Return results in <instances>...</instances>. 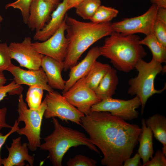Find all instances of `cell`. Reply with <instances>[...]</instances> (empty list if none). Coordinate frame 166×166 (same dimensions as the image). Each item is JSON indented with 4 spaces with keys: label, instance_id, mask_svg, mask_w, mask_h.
<instances>
[{
    "label": "cell",
    "instance_id": "3",
    "mask_svg": "<svg viewBox=\"0 0 166 166\" xmlns=\"http://www.w3.org/2000/svg\"><path fill=\"white\" fill-rule=\"evenodd\" d=\"M140 37L134 34L127 35L113 31L99 47L101 56L109 59L117 69L128 73L134 69L140 59L147 54L139 43Z\"/></svg>",
    "mask_w": 166,
    "mask_h": 166
},
{
    "label": "cell",
    "instance_id": "14",
    "mask_svg": "<svg viewBox=\"0 0 166 166\" xmlns=\"http://www.w3.org/2000/svg\"><path fill=\"white\" fill-rule=\"evenodd\" d=\"M21 137H17L12 140L10 147L6 145L9 152L6 158L2 159L1 164L4 166H23L25 161H27L31 166L34 165V158L29 153L28 143H22Z\"/></svg>",
    "mask_w": 166,
    "mask_h": 166
},
{
    "label": "cell",
    "instance_id": "22",
    "mask_svg": "<svg viewBox=\"0 0 166 166\" xmlns=\"http://www.w3.org/2000/svg\"><path fill=\"white\" fill-rule=\"evenodd\" d=\"M111 68L108 64L103 63L96 61L85 77L87 85L94 91L103 77Z\"/></svg>",
    "mask_w": 166,
    "mask_h": 166
},
{
    "label": "cell",
    "instance_id": "5",
    "mask_svg": "<svg viewBox=\"0 0 166 166\" xmlns=\"http://www.w3.org/2000/svg\"><path fill=\"white\" fill-rule=\"evenodd\" d=\"M138 74L130 79L128 83L129 88L127 93L131 96L135 95L140 99L141 103V114H142L147 101L156 94L160 93L166 89V85L162 89L156 90L154 81L156 76L164 70L161 64L152 58L147 62L143 59L140 60L135 66Z\"/></svg>",
    "mask_w": 166,
    "mask_h": 166
},
{
    "label": "cell",
    "instance_id": "25",
    "mask_svg": "<svg viewBox=\"0 0 166 166\" xmlns=\"http://www.w3.org/2000/svg\"><path fill=\"white\" fill-rule=\"evenodd\" d=\"M118 13V11L114 8L101 5L90 20L96 23L109 22Z\"/></svg>",
    "mask_w": 166,
    "mask_h": 166
},
{
    "label": "cell",
    "instance_id": "38",
    "mask_svg": "<svg viewBox=\"0 0 166 166\" xmlns=\"http://www.w3.org/2000/svg\"><path fill=\"white\" fill-rule=\"evenodd\" d=\"M152 4L156 5L158 7L166 8V0H150Z\"/></svg>",
    "mask_w": 166,
    "mask_h": 166
},
{
    "label": "cell",
    "instance_id": "41",
    "mask_svg": "<svg viewBox=\"0 0 166 166\" xmlns=\"http://www.w3.org/2000/svg\"><path fill=\"white\" fill-rule=\"evenodd\" d=\"M3 20V18L2 16L0 14V30H1V23L2 22Z\"/></svg>",
    "mask_w": 166,
    "mask_h": 166
},
{
    "label": "cell",
    "instance_id": "17",
    "mask_svg": "<svg viewBox=\"0 0 166 166\" xmlns=\"http://www.w3.org/2000/svg\"><path fill=\"white\" fill-rule=\"evenodd\" d=\"M46 76L48 84L52 89L63 90L65 81L61 75L64 69L63 62H60L51 57L44 56L41 65Z\"/></svg>",
    "mask_w": 166,
    "mask_h": 166
},
{
    "label": "cell",
    "instance_id": "16",
    "mask_svg": "<svg viewBox=\"0 0 166 166\" xmlns=\"http://www.w3.org/2000/svg\"><path fill=\"white\" fill-rule=\"evenodd\" d=\"M100 56L99 47L94 46L89 50L85 57L80 62L71 67L69 69V78L65 81L62 93L67 91L79 80L85 77L94 62Z\"/></svg>",
    "mask_w": 166,
    "mask_h": 166
},
{
    "label": "cell",
    "instance_id": "36",
    "mask_svg": "<svg viewBox=\"0 0 166 166\" xmlns=\"http://www.w3.org/2000/svg\"><path fill=\"white\" fill-rule=\"evenodd\" d=\"M156 19L166 24V8L158 7Z\"/></svg>",
    "mask_w": 166,
    "mask_h": 166
},
{
    "label": "cell",
    "instance_id": "9",
    "mask_svg": "<svg viewBox=\"0 0 166 166\" xmlns=\"http://www.w3.org/2000/svg\"><path fill=\"white\" fill-rule=\"evenodd\" d=\"M139 98L137 96L128 100L107 98L101 101L92 106L91 112H107L125 121L137 118L139 112L136 110L141 106Z\"/></svg>",
    "mask_w": 166,
    "mask_h": 166
},
{
    "label": "cell",
    "instance_id": "11",
    "mask_svg": "<svg viewBox=\"0 0 166 166\" xmlns=\"http://www.w3.org/2000/svg\"><path fill=\"white\" fill-rule=\"evenodd\" d=\"M65 18L58 29L49 38L41 42H32V45L38 53L60 62H63L69 45L65 34Z\"/></svg>",
    "mask_w": 166,
    "mask_h": 166
},
{
    "label": "cell",
    "instance_id": "18",
    "mask_svg": "<svg viewBox=\"0 0 166 166\" xmlns=\"http://www.w3.org/2000/svg\"><path fill=\"white\" fill-rule=\"evenodd\" d=\"M68 0H63L57 6L51 14L49 23L41 30L36 31L33 37L34 40L43 42L51 36L58 29L63 22L68 10Z\"/></svg>",
    "mask_w": 166,
    "mask_h": 166
},
{
    "label": "cell",
    "instance_id": "39",
    "mask_svg": "<svg viewBox=\"0 0 166 166\" xmlns=\"http://www.w3.org/2000/svg\"><path fill=\"white\" fill-rule=\"evenodd\" d=\"M6 81V79L3 73H0V85H4Z\"/></svg>",
    "mask_w": 166,
    "mask_h": 166
},
{
    "label": "cell",
    "instance_id": "31",
    "mask_svg": "<svg viewBox=\"0 0 166 166\" xmlns=\"http://www.w3.org/2000/svg\"><path fill=\"white\" fill-rule=\"evenodd\" d=\"M153 33L158 41L166 47V24L156 19Z\"/></svg>",
    "mask_w": 166,
    "mask_h": 166
},
{
    "label": "cell",
    "instance_id": "35",
    "mask_svg": "<svg viewBox=\"0 0 166 166\" xmlns=\"http://www.w3.org/2000/svg\"><path fill=\"white\" fill-rule=\"evenodd\" d=\"M7 112V109L5 107L0 109V131L3 128H11L12 127L6 122Z\"/></svg>",
    "mask_w": 166,
    "mask_h": 166
},
{
    "label": "cell",
    "instance_id": "8",
    "mask_svg": "<svg viewBox=\"0 0 166 166\" xmlns=\"http://www.w3.org/2000/svg\"><path fill=\"white\" fill-rule=\"evenodd\" d=\"M158 8L156 5L152 4L148 10L141 15L112 23L113 31L124 35L137 33L147 35L153 33Z\"/></svg>",
    "mask_w": 166,
    "mask_h": 166
},
{
    "label": "cell",
    "instance_id": "40",
    "mask_svg": "<svg viewBox=\"0 0 166 166\" xmlns=\"http://www.w3.org/2000/svg\"><path fill=\"white\" fill-rule=\"evenodd\" d=\"M53 4L55 6H57L60 3V2L61 0H45Z\"/></svg>",
    "mask_w": 166,
    "mask_h": 166
},
{
    "label": "cell",
    "instance_id": "28",
    "mask_svg": "<svg viewBox=\"0 0 166 166\" xmlns=\"http://www.w3.org/2000/svg\"><path fill=\"white\" fill-rule=\"evenodd\" d=\"M8 45L6 42L0 43V73H2L12 63Z\"/></svg>",
    "mask_w": 166,
    "mask_h": 166
},
{
    "label": "cell",
    "instance_id": "15",
    "mask_svg": "<svg viewBox=\"0 0 166 166\" xmlns=\"http://www.w3.org/2000/svg\"><path fill=\"white\" fill-rule=\"evenodd\" d=\"M54 7L45 0H33L30 6L27 24L29 28L36 32L43 29Z\"/></svg>",
    "mask_w": 166,
    "mask_h": 166
},
{
    "label": "cell",
    "instance_id": "6",
    "mask_svg": "<svg viewBox=\"0 0 166 166\" xmlns=\"http://www.w3.org/2000/svg\"><path fill=\"white\" fill-rule=\"evenodd\" d=\"M46 107V102L44 99L38 109H28L22 94L21 93L19 95L17 121L19 122H23L25 125L24 127L19 128L16 132L26 137L29 148L32 151L36 150L41 144V127Z\"/></svg>",
    "mask_w": 166,
    "mask_h": 166
},
{
    "label": "cell",
    "instance_id": "2",
    "mask_svg": "<svg viewBox=\"0 0 166 166\" xmlns=\"http://www.w3.org/2000/svg\"><path fill=\"white\" fill-rule=\"evenodd\" d=\"M65 36L69 42L64 70L75 65L82 54L91 45L113 31L110 22L96 23L84 22L66 15Z\"/></svg>",
    "mask_w": 166,
    "mask_h": 166
},
{
    "label": "cell",
    "instance_id": "29",
    "mask_svg": "<svg viewBox=\"0 0 166 166\" xmlns=\"http://www.w3.org/2000/svg\"><path fill=\"white\" fill-rule=\"evenodd\" d=\"M23 89L21 85L16 83L14 80L6 85H0V101L6 96L7 93L9 95H19Z\"/></svg>",
    "mask_w": 166,
    "mask_h": 166
},
{
    "label": "cell",
    "instance_id": "12",
    "mask_svg": "<svg viewBox=\"0 0 166 166\" xmlns=\"http://www.w3.org/2000/svg\"><path fill=\"white\" fill-rule=\"evenodd\" d=\"M32 42L31 38L27 37L21 42L10 43L8 46L11 59L16 60L21 67L36 69L41 67L44 55L35 49Z\"/></svg>",
    "mask_w": 166,
    "mask_h": 166
},
{
    "label": "cell",
    "instance_id": "10",
    "mask_svg": "<svg viewBox=\"0 0 166 166\" xmlns=\"http://www.w3.org/2000/svg\"><path fill=\"white\" fill-rule=\"evenodd\" d=\"M85 77L76 82L62 93L68 101L85 115L91 112V107L101 100L86 84Z\"/></svg>",
    "mask_w": 166,
    "mask_h": 166
},
{
    "label": "cell",
    "instance_id": "26",
    "mask_svg": "<svg viewBox=\"0 0 166 166\" xmlns=\"http://www.w3.org/2000/svg\"><path fill=\"white\" fill-rule=\"evenodd\" d=\"M43 89L38 86H29L27 92L26 101L29 109H38L42 103Z\"/></svg>",
    "mask_w": 166,
    "mask_h": 166
},
{
    "label": "cell",
    "instance_id": "34",
    "mask_svg": "<svg viewBox=\"0 0 166 166\" xmlns=\"http://www.w3.org/2000/svg\"><path fill=\"white\" fill-rule=\"evenodd\" d=\"M141 157L139 154L137 153L132 158L129 157L124 162L123 166H142L140 162Z\"/></svg>",
    "mask_w": 166,
    "mask_h": 166
},
{
    "label": "cell",
    "instance_id": "23",
    "mask_svg": "<svg viewBox=\"0 0 166 166\" xmlns=\"http://www.w3.org/2000/svg\"><path fill=\"white\" fill-rule=\"evenodd\" d=\"M139 43L148 46L151 51L152 58L162 64L166 61V47L161 44L156 38L153 33L146 36L140 40Z\"/></svg>",
    "mask_w": 166,
    "mask_h": 166
},
{
    "label": "cell",
    "instance_id": "30",
    "mask_svg": "<svg viewBox=\"0 0 166 166\" xmlns=\"http://www.w3.org/2000/svg\"><path fill=\"white\" fill-rule=\"evenodd\" d=\"M97 161L82 155H77L70 158L67 163L68 166H95Z\"/></svg>",
    "mask_w": 166,
    "mask_h": 166
},
{
    "label": "cell",
    "instance_id": "24",
    "mask_svg": "<svg viewBox=\"0 0 166 166\" xmlns=\"http://www.w3.org/2000/svg\"><path fill=\"white\" fill-rule=\"evenodd\" d=\"M101 5L100 0H84L75 8L76 12L83 19L90 20Z\"/></svg>",
    "mask_w": 166,
    "mask_h": 166
},
{
    "label": "cell",
    "instance_id": "27",
    "mask_svg": "<svg viewBox=\"0 0 166 166\" xmlns=\"http://www.w3.org/2000/svg\"><path fill=\"white\" fill-rule=\"evenodd\" d=\"M33 0H17L9 3L5 6L6 9L10 7L19 9L21 12L23 22L27 24L29 15L30 8Z\"/></svg>",
    "mask_w": 166,
    "mask_h": 166
},
{
    "label": "cell",
    "instance_id": "33",
    "mask_svg": "<svg viewBox=\"0 0 166 166\" xmlns=\"http://www.w3.org/2000/svg\"><path fill=\"white\" fill-rule=\"evenodd\" d=\"M19 123L20 122L18 121L17 120H15L13 126L11 128L10 130L5 135H3L1 132H0V151L2 146L5 143L8 137L12 134L17 132L20 128L19 127ZM1 160L2 159L0 154V166L2 165Z\"/></svg>",
    "mask_w": 166,
    "mask_h": 166
},
{
    "label": "cell",
    "instance_id": "20",
    "mask_svg": "<svg viewBox=\"0 0 166 166\" xmlns=\"http://www.w3.org/2000/svg\"><path fill=\"white\" fill-rule=\"evenodd\" d=\"M119 83L117 70L111 68L103 77L94 92L101 100L112 97Z\"/></svg>",
    "mask_w": 166,
    "mask_h": 166
},
{
    "label": "cell",
    "instance_id": "7",
    "mask_svg": "<svg viewBox=\"0 0 166 166\" xmlns=\"http://www.w3.org/2000/svg\"><path fill=\"white\" fill-rule=\"evenodd\" d=\"M46 107L44 116L46 119L57 117L62 121H70L81 126V118L85 115L56 91L49 92L45 98Z\"/></svg>",
    "mask_w": 166,
    "mask_h": 166
},
{
    "label": "cell",
    "instance_id": "1",
    "mask_svg": "<svg viewBox=\"0 0 166 166\" xmlns=\"http://www.w3.org/2000/svg\"><path fill=\"white\" fill-rule=\"evenodd\" d=\"M81 126L102 152L101 163L123 166L138 142L141 128L107 112H91L81 118Z\"/></svg>",
    "mask_w": 166,
    "mask_h": 166
},
{
    "label": "cell",
    "instance_id": "37",
    "mask_svg": "<svg viewBox=\"0 0 166 166\" xmlns=\"http://www.w3.org/2000/svg\"><path fill=\"white\" fill-rule=\"evenodd\" d=\"M84 0H68L67 8L69 10L73 8H75Z\"/></svg>",
    "mask_w": 166,
    "mask_h": 166
},
{
    "label": "cell",
    "instance_id": "21",
    "mask_svg": "<svg viewBox=\"0 0 166 166\" xmlns=\"http://www.w3.org/2000/svg\"><path fill=\"white\" fill-rule=\"evenodd\" d=\"M146 126L152 131L154 137L163 145L162 152L166 156V118L159 114L149 117L146 120Z\"/></svg>",
    "mask_w": 166,
    "mask_h": 166
},
{
    "label": "cell",
    "instance_id": "19",
    "mask_svg": "<svg viewBox=\"0 0 166 166\" xmlns=\"http://www.w3.org/2000/svg\"><path fill=\"white\" fill-rule=\"evenodd\" d=\"M141 123V131L138 139L139 146L137 153L142 160L143 164L142 166H144L150 159L153 157V134L151 129L146 126L144 119H142Z\"/></svg>",
    "mask_w": 166,
    "mask_h": 166
},
{
    "label": "cell",
    "instance_id": "32",
    "mask_svg": "<svg viewBox=\"0 0 166 166\" xmlns=\"http://www.w3.org/2000/svg\"><path fill=\"white\" fill-rule=\"evenodd\" d=\"M166 156L162 151L158 149L156 152L154 156L144 166H166Z\"/></svg>",
    "mask_w": 166,
    "mask_h": 166
},
{
    "label": "cell",
    "instance_id": "4",
    "mask_svg": "<svg viewBox=\"0 0 166 166\" xmlns=\"http://www.w3.org/2000/svg\"><path fill=\"white\" fill-rule=\"evenodd\" d=\"M54 129L44 138V142L39 148L48 151L49 158L54 166H61L63 157L72 147L86 146L90 149L100 153V151L84 133L72 128L63 126L57 118L53 117Z\"/></svg>",
    "mask_w": 166,
    "mask_h": 166
},
{
    "label": "cell",
    "instance_id": "13",
    "mask_svg": "<svg viewBox=\"0 0 166 166\" xmlns=\"http://www.w3.org/2000/svg\"><path fill=\"white\" fill-rule=\"evenodd\" d=\"M6 70L12 74L14 81L19 85L38 86L48 92L53 90L48 85L45 74L41 67L36 69L26 70L12 63Z\"/></svg>",
    "mask_w": 166,
    "mask_h": 166
}]
</instances>
